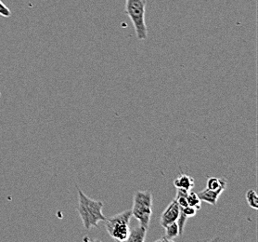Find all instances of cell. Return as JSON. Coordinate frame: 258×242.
<instances>
[{
    "label": "cell",
    "mask_w": 258,
    "mask_h": 242,
    "mask_svg": "<svg viewBox=\"0 0 258 242\" xmlns=\"http://www.w3.org/2000/svg\"><path fill=\"white\" fill-rule=\"evenodd\" d=\"M78 192V208L77 211L82 220L84 227L90 229L91 227H99V222L105 221L106 217L102 213L103 202L94 201L83 193L82 190L77 187Z\"/></svg>",
    "instance_id": "obj_1"
},
{
    "label": "cell",
    "mask_w": 258,
    "mask_h": 242,
    "mask_svg": "<svg viewBox=\"0 0 258 242\" xmlns=\"http://www.w3.org/2000/svg\"><path fill=\"white\" fill-rule=\"evenodd\" d=\"M125 13L131 20L139 40L148 38V29L145 22L146 0H125Z\"/></svg>",
    "instance_id": "obj_2"
},
{
    "label": "cell",
    "mask_w": 258,
    "mask_h": 242,
    "mask_svg": "<svg viewBox=\"0 0 258 242\" xmlns=\"http://www.w3.org/2000/svg\"><path fill=\"white\" fill-rule=\"evenodd\" d=\"M132 216L147 229H149L151 216L153 214V195L152 192L138 190L134 195V204L132 208Z\"/></svg>",
    "instance_id": "obj_3"
},
{
    "label": "cell",
    "mask_w": 258,
    "mask_h": 242,
    "mask_svg": "<svg viewBox=\"0 0 258 242\" xmlns=\"http://www.w3.org/2000/svg\"><path fill=\"white\" fill-rule=\"evenodd\" d=\"M132 217V211L127 210L125 212L116 214L111 218L105 220L106 230L114 240L126 241L129 236V223Z\"/></svg>",
    "instance_id": "obj_4"
},
{
    "label": "cell",
    "mask_w": 258,
    "mask_h": 242,
    "mask_svg": "<svg viewBox=\"0 0 258 242\" xmlns=\"http://www.w3.org/2000/svg\"><path fill=\"white\" fill-rule=\"evenodd\" d=\"M179 213H180V208L178 206L176 200L171 201L170 204L166 207V209L164 210L161 215L160 224L164 228L166 225L176 222Z\"/></svg>",
    "instance_id": "obj_5"
},
{
    "label": "cell",
    "mask_w": 258,
    "mask_h": 242,
    "mask_svg": "<svg viewBox=\"0 0 258 242\" xmlns=\"http://www.w3.org/2000/svg\"><path fill=\"white\" fill-rule=\"evenodd\" d=\"M225 189L226 186H222L217 190L206 188L199 192L197 195L199 197L201 201H205L206 203H209L210 205H216L219 199V196L223 193Z\"/></svg>",
    "instance_id": "obj_6"
},
{
    "label": "cell",
    "mask_w": 258,
    "mask_h": 242,
    "mask_svg": "<svg viewBox=\"0 0 258 242\" xmlns=\"http://www.w3.org/2000/svg\"><path fill=\"white\" fill-rule=\"evenodd\" d=\"M147 231L148 229L142 225L135 226L130 228L129 230V236L126 239L128 242H143L146 238Z\"/></svg>",
    "instance_id": "obj_7"
},
{
    "label": "cell",
    "mask_w": 258,
    "mask_h": 242,
    "mask_svg": "<svg viewBox=\"0 0 258 242\" xmlns=\"http://www.w3.org/2000/svg\"><path fill=\"white\" fill-rule=\"evenodd\" d=\"M174 185L176 188H182L190 191L194 187V179L187 174L181 173L179 177L176 178L174 181Z\"/></svg>",
    "instance_id": "obj_8"
},
{
    "label": "cell",
    "mask_w": 258,
    "mask_h": 242,
    "mask_svg": "<svg viewBox=\"0 0 258 242\" xmlns=\"http://www.w3.org/2000/svg\"><path fill=\"white\" fill-rule=\"evenodd\" d=\"M227 184H228V181L226 178L211 177L207 180L206 188L217 190L222 186L227 187Z\"/></svg>",
    "instance_id": "obj_9"
},
{
    "label": "cell",
    "mask_w": 258,
    "mask_h": 242,
    "mask_svg": "<svg viewBox=\"0 0 258 242\" xmlns=\"http://www.w3.org/2000/svg\"><path fill=\"white\" fill-rule=\"evenodd\" d=\"M165 229V235L167 238H169L171 241H174V238H176V236H179V230H178V225L176 224V222H174L172 224H169L164 227Z\"/></svg>",
    "instance_id": "obj_10"
},
{
    "label": "cell",
    "mask_w": 258,
    "mask_h": 242,
    "mask_svg": "<svg viewBox=\"0 0 258 242\" xmlns=\"http://www.w3.org/2000/svg\"><path fill=\"white\" fill-rule=\"evenodd\" d=\"M246 201L249 204V206L251 207L253 210H257L258 209V197L257 193L255 192V190L250 189L248 190L246 193Z\"/></svg>",
    "instance_id": "obj_11"
},
{
    "label": "cell",
    "mask_w": 258,
    "mask_h": 242,
    "mask_svg": "<svg viewBox=\"0 0 258 242\" xmlns=\"http://www.w3.org/2000/svg\"><path fill=\"white\" fill-rule=\"evenodd\" d=\"M187 201H188V206L194 207L197 211H199L201 209V200L197 195V193H195L194 191H188V195H187Z\"/></svg>",
    "instance_id": "obj_12"
},
{
    "label": "cell",
    "mask_w": 258,
    "mask_h": 242,
    "mask_svg": "<svg viewBox=\"0 0 258 242\" xmlns=\"http://www.w3.org/2000/svg\"><path fill=\"white\" fill-rule=\"evenodd\" d=\"M188 219V216L185 215L181 210H180L178 218L176 220V224L178 225V230H179V236H181L182 234H183V231H184V228H185V225H186Z\"/></svg>",
    "instance_id": "obj_13"
},
{
    "label": "cell",
    "mask_w": 258,
    "mask_h": 242,
    "mask_svg": "<svg viewBox=\"0 0 258 242\" xmlns=\"http://www.w3.org/2000/svg\"><path fill=\"white\" fill-rule=\"evenodd\" d=\"M0 16L5 17V18H9L12 16L11 10L1 0H0Z\"/></svg>",
    "instance_id": "obj_14"
},
{
    "label": "cell",
    "mask_w": 258,
    "mask_h": 242,
    "mask_svg": "<svg viewBox=\"0 0 258 242\" xmlns=\"http://www.w3.org/2000/svg\"><path fill=\"white\" fill-rule=\"evenodd\" d=\"M180 208V207H179ZM180 210H181L182 212H183V213L185 214V215H187L188 216V218L189 217H192V216H194L196 213H197V210L194 208V207L191 206H187L185 207V208H180Z\"/></svg>",
    "instance_id": "obj_15"
},
{
    "label": "cell",
    "mask_w": 258,
    "mask_h": 242,
    "mask_svg": "<svg viewBox=\"0 0 258 242\" xmlns=\"http://www.w3.org/2000/svg\"><path fill=\"white\" fill-rule=\"evenodd\" d=\"M157 241L173 242L171 241L170 239H169V238H167V237H166L165 236H164V237H161V238H159Z\"/></svg>",
    "instance_id": "obj_16"
}]
</instances>
